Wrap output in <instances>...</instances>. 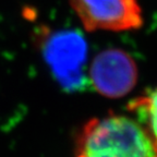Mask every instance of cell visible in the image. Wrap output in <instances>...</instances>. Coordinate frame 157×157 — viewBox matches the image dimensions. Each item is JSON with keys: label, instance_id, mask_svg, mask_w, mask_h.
Returning <instances> with one entry per match:
<instances>
[{"label": "cell", "instance_id": "6da1fadb", "mask_svg": "<svg viewBox=\"0 0 157 157\" xmlns=\"http://www.w3.org/2000/svg\"><path fill=\"white\" fill-rule=\"evenodd\" d=\"M74 157H157V146L132 116L108 113L82 125Z\"/></svg>", "mask_w": 157, "mask_h": 157}, {"label": "cell", "instance_id": "7a4b0ae2", "mask_svg": "<svg viewBox=\"0 0 157 157\" xmlns=\"http://www.w3.org/2000/svg\"><path fill=\"white\" fill-rule=\"evenodd\" d=\"M86 32H130L144 24L139 0H69Z\"/></svg>", "mask_w": 157, "mask_h": 157}, {"label": "cell", "instance_id": "3957f363", "mask_svg": "<svg viewBox=\"0 0 157 157\" xmlns=\"http://www.w3.org/2000/svg\"><path fill=\"white\" fill-rule=\"evenodd\" d=\"M88 78L98 94L108 98H120L136 85L139 70L129 52L120 48H109L93 58Z\"/></svg>", "mask_w": 157, "mask_h": 157}, {"label": "cell", "instance_id": "277c9868", "mask_svg": "<svg viewBox=\"0 0 157 157\" xmlns=\"http://www.w3.org/2000/svg\"><path fill=\"white\" fill-rule=\"evenodd\" d=\"M127 109L130 116L146 130L157 146V86L148 88L131 99Z\"/></svg>", "mask_w": 157, "mask_h": 157}]
</instances>
